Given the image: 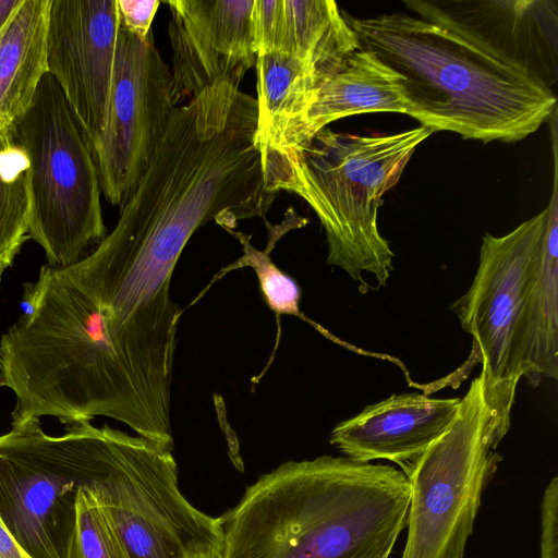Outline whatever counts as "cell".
Returning <instances> with one entry per match:
<instances>
[{"label":"cell","mask_w":558,"mask_h":558,"mask_svg":"<svg viewBox=\"0 0 558 558\" xmlns=\"http://www.w3.org/2000/svg\"><path fill=\"white\" fill-rule=\"evenodd\" d=\"M278 194L264 179L255 97L218 82L172 109L113 230L59 269L97 305L136 369L169 386L182 314L170 287L185 245L209 221L234 229L264 218Z\"/></svg>","instance_id":"6da1fadb"},{"label":"cell","mask_w":558,"mask_h":558,"mask_svg":"<svg viewBox=\"0 0 558 558\" xmlns=\"http://www.w3.org/2000/svg\"><path fill=\"white\" fill-rule=\"evenodd\" d=\"M29 287L28 311L0 339V387L14 395L12 423L106 416L172 450L171 407L112 339L97 305L50 265Z\"/></svg>","instance_id":"7a4b0ae2"},{"label":"cell","mask_w":558,"mask_h":558,"mask_svg":"<svg viewBox=\"0 0 558 558\" xmlns=\"http://www.w3.org/2000/svg\"><path fill=\"white\" fill-rule=\"evenodd\" d=\"M416 15L344 14L359 49L393 72L408 116L422 126L482 142H517L556 111L553 89L457 23L433 1H403Z\"/></svg>","instance_id":"3957f363"},{"label":"cell","mask_w":558,"mask_h":558,"mask_svg":"<svg viewBox=\"0 0 558 558\" xmlns=\"http://www.w3.org/2000/svg\"><path fill=\"white\" fill-rule=\"evenodd\" d=\"M409 501L408 476L388 464L331 456L287 461L219 517L221 558L389 557Z\"/></svg>","instance_id":"277c9868"},{"label":"cell","mask_w":558,"mask_h":558,"mask_svg":"<svg viewBox=\"0 0 558 558\" xmlns=\"http://www.w3.org/2000/svg\"><path fill=\"white\" fill-rule=\"evenodd\" d=\"M547 213L506 235L486 233L471 287L451 306L473 338L501 440L519 380L558 377V246L545 242Z\"/></svg>","instance_id":"5b68a950"},{"label":"cell","mask_w":558,"mask_h":558,"mask_svg":"<svg viewBox=\"0 0 558 558\" xmlns=\"http://www.w3.org/2000/svg\"><path fill=\"white\" fill-rule=\"evenodd\" d=\"M432 133L421 125L360 136L326 126L301 145L260 149L267 189L292 192L311 206L326 233L327 264L360 282L363 293L364 274L385 287L393 270L395 254L377 223L381 197Z\"/></svg>","instance_id":"8992f818"},{"label":"cell","mask_w":558,"mask_h":558,"mask_svg":"<svg viewBox=\"0 0 558 558\" xmlns=\"http://www.w3.org/2000/svg\"><path fill=\"white\" fill-rule=\"evenodd\" d=\"M113 432L83 421L51 436L26 418L0 435V518L32 558H66L77 492L102 475Z\"/></svg>","instance_id":"52a82bcc"},{"label":"cell","mask_w":558,"mask_h":558,"mask_svg":"<svg viewBox=\"0 0 558 558\" xmlns=\"http://www.w3.org/2000/svg\"><path fill=\"white\" fill-rule=\"evenodd\" d=\"M12 130L29 160V239L50 266L69 267L106 236V227L90 145L49 73Z\"/></svg>","instance_id":"ba28073f"},{"label":"cell","mask_w":558,"mask_h":558,"mask_svg":"<svg viewBox=\"0 0 558 558\" xmlns=\"http://www.w3.org/2000/svg\"><path fill=\"white\" fill-rule=\"evenodd\" d=\"M500 441L480 373L446 432L403 471L410 501L401 558H463Z\"/></svg>","instance_id":"9c48e42d"},{"label":"cell","mask_w":558,"mask_h":558,"mask_svg":"<svg viewBox=\"0 0 558 558\" xmlns=\"http://www.w3.org/2000/svg\"><path fill=\"white\" fill-rule=\"evenodd\" d=\"M95 489L132 558H221L220 518L181 493L172 450L114 429Z\"/></svg>","instance_id":"30bf717a"},{"label":"cell","mask_w":558,"mask_h":558,"mask_svg":"<svg viewBox=\"0 0 558 558\" xmlns=\"http://www.w3.org/2000/svg\"><path fill=\"white\" fill-rule=\"evenodd\" d=\"M171 82L153 31L140 38L120 25L107 125L93 149L111 205L128 199L157 149L174 108Z\"/></svg>","instance_id":"8fae6325"},{"label":"cell","mask_w":558,"mask_h":558,"mask_svg":"<svg viewBox=\"0 0 558 558\" xmlns=\"http://www.w3.org/2000/svg\"><path fill=\"white\" fill-rule=\"evenodd\" d=\"M119 27L117 0H51L48 73L63 92L92 151L107 125Z\"/></svg>","instance_id":"7c38bea8"},{"label":"cell","mask_w":558,"mask_h":558,"mask_svg":"<svg viewBox=\"0 0 558 558\" xmlns=\"http://www.w3.org/2000/svg\"><path fill=\"white\" fill-rule=\"evenodd\" d=\"M174 107L221 81L240 84L256 62L254 0H168Z\"/></svg>","instance_id":"4fadbf2b"},{"label":"cell","mask_w":558,"mask_h":558,"mask_svg":"<svg viewBox=\"0 0 558 558\" xmlns=\"http://www.w3.org/2000/svg\"><path fill=\"white\" fill-rule=\"evenodd\" d=\"M459 403L460 398L392 395L338 423L330 444L353 461L388 460L404 471L446 432Z\"/></svg>","instance_id":"5bb4252c"},{"label":"cell","mask_w":558,"mask_h":558,"mask_svg":"<svg viewBox=\"0 0 558 558\" xmlns=\"http://www.w3.org/2000/svg\"><path fill=\"white\" fill-rule=\"evenodd\" d=\"M433 3L547 86L557 76V5L553 1ZM551 88V87H550Z\"/></svg>","instance_id":"9a60e30c"},{"label":"cell","mask_w":558,"mask_h":558,"mask_svg":"<svg viewBox=\"0 0 558 558\" xmlns=\"http://www.w3.org/2000/svg\"><path fill=\"white\" fill-rule=\"evenodd\" d=\"M375 112L407 113V108L393 72L375 54L359 49L320 83L305 111L288 125L278 144L270 147H294L330 122Z\"/></svg>","instance_id":"2e32d148"},{"label":"cell","mask_w":558,"mask_h":558,"mask_svg":"<svg viewBox=\"0 0 558 558\" xmlns=\"http://www.w3.org/2000/svg\"><path fill=\"white\" fill-rule=\"evenodd\" d=\"M51 0H21L0 31V123L11 124L31 106L48 73Z\"/></svg>","instance_id":"e0dca14e"},{"label":"cell","mask_w":558,"mask_h":558,"mask_svg":"<svg viewBox=\"0 0 558 558\" xmlns=\"http://www.w3.org/2000/svg\"><path fill=\"white\" fill-rule=\"evenodd\" d=\"M279 52L311 65L325 78L359 50L354 31L331 0H282Z\"/></svg>","instance_id":"ac0fdd59"},{"label":"cell","mask_w":558,"mask_h":558,"mask_svg":"<svg viewBox=\"0 0 558 558\" xmlns=\"http://www.w3.org/2000/svg\"><path fill=\"white\" fill-rule=\"evenodd\" d=\"M257 141L260 149L275 146L288 125L310 105L323 82L306 62L281 52L257 56Z\"/></svg>","instance_id":"d6986e66"},{"label":"cell","mask_w":558,"mask_h":558,"mask_svg":"<svg viewBox=\"0 0 558 558\" xmlns=\"http://www.w3.org/2000/svg\"><path fill=\"white\" fill-rule=\"evenodd\" d=\"M29 160L12 123H0V274L29 239Z\"/></svg>","instance_id":"ffe728a7"},{"label":"cell","mask_w":558,"mask_h":558,"mask_svg":"<svg viewBox=\"0 0 558 558\" xmlns=\"http://www.w3.org/2000/svg\"><path fill=\"white\" fill-rule=\"evenodd\" d=\"M290 229L293 228H284L283 226V228L280 229L276 227L272 232L269 230L268 245L267 248L264 251L256 250L251 244L250 236H247L246 234L240 231H235L234 229H225L240 241V243L243 246V255L231 265L222 268L211 279L208 286L204 290H202V292L191 302L190 306L199 301L205 295V293L211 288V286L215 282H217L220 278H222V276L227 275L228 272L234 269L251 267L257 276L259 288L265 302L267 303L269 308L276 313L277 316L278 333L276 348L278 345V340L280 336L279 318L281 315H292L298 318H301L312 324L320 332L330 336L327 331L319 328L317 324L307 319V317L302 314L300 310L301 290L298 282L292 277L280 270L271 260L270 252L275 247L277 241Z\"/></svg>","instance_id":"44dd1931"},{"label":"cell","mask_w":558,"mask_h":558,"mask_svg":"<svg viewBox=\"0 0 558 558\" xmlns=\"http://www.w3.org/2000/svg\"><path fill=\"white\" fill-rule=\"evenodd\" d=\"M66 558H132L97 492H77Z\"/></svg>","instance_id":"7402d4cb"},{"label":"cell","mask_w":558,"mask_h":558,"mask_svg":"<svg viewBox=\"0 0 558 558\" xmlns=\"http://www.w3.org/2000/svg\"><path fill=\"white\" fill-rule=\"evenodd\" d=\"M282 14V0H254L252 28L257 56L279 52Z\"/></svg>","instance_id":"603a6c76"},{"label":"cell","mask_w":558,"mask_h":558,"mask_svg":"<svg viewBox=\"0 0 558 558\" xmlns=\"http://www.w3.org/2000/svg\"><path fill=\"white\" fill-rule=\"evenodd\" d=\"M539 558H558V478L547 485L541 504Z\"/></svg>","instance_id":"cb8c5ba5"},{"label":"cell","mask_w":558,"mask_h":558,"mask_svg":"<svg viewBox=\"0 0 558 558\" xmlns=\"http://www.w3.org/2000/svg\"><path fill=\"white\" fill-rule=\"evenodd\" d=\"M120 25L140 38H146L160 4L159 0H117Z\"/></svg>","instance_id":"d4e9b609"},{"label":"cell","mask_w":558,"mask_h":558,"mask_svg":"<svg viewBox=\"0 0 558 558\" xmlns=\"http://www.w3.org/2000/svg\"><path fill=\"white\" fill-rule=\"evenodd\" d=\"M0 558H32L0 518Z\"/></svg>","instance_id":"484cf974"},{"label":"cell","mask_w":558,"mask_h":558,"mask_svg":"<svg viewBox=\"0 0 558 558\" xmlns=\"http://www.w3.org/2000/svg\"><path fill=\"white\" fill-rule=\"evenodd\" d=\"M21 0H0V31Z\"/></svg>","instance_id":"4316f807"},{"label":"cell","mask_w":558,"mask_h":558,"mask_svg":"<svg viewBox=\"0 0 558 558\" xmlns=\"http://www.w3.org/2000/svg\"><path fill=\"white\" fill-rule=\"evenodd\" d=\"M378 558H388V557H378Z\"/></svg>","instance_id":"83f0119b"}]
</instances>
